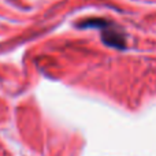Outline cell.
I'll return each mask as SVG.
<instances>
[{
    "instance_id": "1",
    "label": "cell",
    "mask_w": 156,
    "mask_h": 156,
    "mask_svg": "<svg viewBox=\"0 0 156 156\" xmlns=\"http://www.w3.org/2000/svg\"><path fill=\"white\" fill-rule=\"evenodd\" d=\"M82 26H90V27H99L103 30V41L107 45L114 47V48L123 49L125 48V37L112 23L104 21V19H92V21H86L82 23Z\"/></svg>"
}]
</instances>
